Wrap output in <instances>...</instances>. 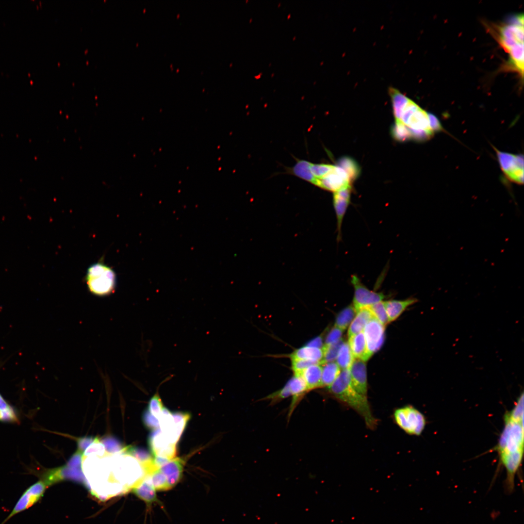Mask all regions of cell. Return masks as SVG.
Wrapping results in <instances>:
<instances>
[{"mask_svg": "<svg viewBox=\"0 0 524 524\" xmlns=\"http://www.w3.org/2000/svg\"><path fill=\"white\" fill-rule=\"evenodd\" d=\"M524 394L521 393L514 408L507 412L504 418V427L496 447L500 463L506 471L505 492L513 493L516 474L519 470L524 454Z\"/></svg>", "mask_w": 524, "mask_h": 524, "instance_id": "cell-1", "label": "cell"}, {"mask_svg": "<svg viewBox=\"0 0 524 524\" xmlns=\"http://www.w3.org/2000/svg\"><path fill=\"white\" fill-rule=\"evenodd\" d=\"M327 388L330 395L360 415L369 428L374 429L376 427L377 419L372 414L367 396L360 394L353 388L349 369L342 370L332 384Z\"/></svg>", "mask_w": 524, "mask_h": 524, "instance_id": "cell-2", "label": "cell"}, {"mask_svg": "<svg viewBox=\"0 0 524 524\" xmlns=\"http://www.w3.org/2000/svg\"><path fill=\"white\" fill-rule=\"evenodd\" d=\"M85 282L89 291L93 295L98 296L109 295L115 290L116 274L109 266L97 262L88 268Z\"/></svg>", "mask_w": 524, "mask_h": 524, "instance_id": "cell-3", "label": "cell"}, {"mask_svg": "<svg viewBox=\"0 0 524 524\" xmlns=\"http://www.w3.org/2000/svg\"><path fill=\"white\" fill-rule=\"evenodd\" d=\"M393 418L402 429L411 435H420L426 425L425 416L410 405L396 409L393 413Z\"/></svg>", "mask_w": 524, "mask_h": 524, "instance_id": "cell-4", "label": "cell"}, {"mask_svg": "<svg viewBox=\"0 0 524 524\" xmlns=\"http://www.w3.org/2000/svg\"><path fill=\"white\" fill-rule=\"evenodd\" d=\"M47 487L40 480L29 486L23 492L9 514L0 524H5L14 516L29 509L38 502L43 497Z\"/></svg>", "mask_w": 524, "mask_h": 524, "instance_id": "cell-5", "label": "cell"}, {"mask_svg": "<svg viewBox=\"0 0 524 524\" xmlns=\"http://www.w3.org/2000/svg\"><path fill=\"white\" fill-rule=\"evenodd\" d=\"M501 168L510 181L522 184L524 182L523 156L500 151L495 148Z\"/></svg>", "mask_w": 524, "mask_h": 524, "instance_id": "cell-6", "label": "cell"}, {"mask_svg": "<svg viewBox=\"0 0 524 524\" xmlns=\"http://www.w3.org/2000/svg\"><path fill=\"white\" fill-rule=\"evenodd\" d=\"M351 283L354 291L353 306L356 311L361 308L368 307L382 301L385 298V295L382 293L369 289L356 275L351 276Z\"/></svg>", "mask_w": 524, "mask_h": 524, "instance_id": "cell-7", "label": "cell"}, {"mask_svg": "<svg viewBox=\"0 0 524 524\" xmlns=\"http://www.w3.org/2000/svg\"><path fill=\"white\" fill-rule=\"evenodd\" d=\"M35 475L40 478V480L43 481L47 487L66 479L83 482L86 485L87 483L81 468H72L66 465L45 470L40 473H36Z\"/></svg>", "mask_w": 524, "mask_h": 524, "instance_id": "cell-8", "label": "cell"}, {"mask_svg": "<svg viewBox=\"0 0 524 524\" xmlns=\"http://www.w3.org/2000/svg\"><path fill=\"white\" fill-rule=\"evenodd\" d=\"M367 350L371 357L383 344L385 326L375 317L370 320L363 329Z\"/></svg>", "mask_w": 524, "mask_h": 524, "instance_id": "cell-9", "label": "cell"}, {"mask_svg": "<svg viewBox=\"0 0 524 524\" xmlns=\"http://www.w3.org/2000/svg\"><path fill=\"white\" fill-rule=\"evenodd\" d=\"M351 194V185L334 192L333 206L337 219V240L338 241L341 239L342 223L350 203Z\"/></svg>", "mask_w": 524, "mask_h": 524, "instance_id": "cell-10", "label": "cell"}, {"mask_svg": "<svg viewBox=\"0 0 524 524\" xmlns=\"http://www.w3.org/2000/svg\"><path fill=\"white\" fill-rule=\"evenodd\" d=\"M349 185H350V181L348 176L338 166H335L332 171L317 179L316 184L318 187L333 192Z\"/></svg>", "mask_w": 524, "mask_h": 524, "instance_id": "cell-11", "label": "cell"}, {"mask_svg": "<svg viewBox=\"0 0 524 524\" xmlns=\"http://www.w3.org/2000/svg\"><path fill=\"white\" fill-rule=\"evenodd\" d=\"M349 370L353 388L360 394L367 396V370L365 361L355 359Z\"/></svg>", "mask_w": 524, "mask_h": 524, "instance_id": "cell-12", "label": "cell"}, {"mask_svg": "<svg viewBox=\"0 0 524 524\" xmlns=\"http://www.w3.org/2000/svg\"><path fill=\"white\" fill-rule=\"evenodd\" d=\"M287 383L290 388L292 396L288 413V420H289L295 409L309 391L306 383L301 376L294 375Z\"/></svg>", "mask_w": 524, "mask_h": 524, "instance_id": "cell-13", "label": "cell"}, {"mask_svg": "<svg viewBox=\"0 0 524 524\" xmlns=\"http://www.w3.org/2000/svg\"><path fill=\"white\" fill-rule=\"evenodd\" d=\"M184 461L180 458H174L160 468L165 475L170 489L179 482L182 476Z\"/></svg>", "mask_w": 524, "mask_h": 524, "instance_id": "cell-14", "label": "cell"}, {"mask_svg": "<svg viewBox=\"0 0 524 524\" xmlns=\"http://www.w3.org/2000/svg\"><path fill=\"white\" fill-rule=\"evenodd\" d=\"M132 491L138 498L148 505L159 502L156 490L148 475H145L140 482L132 487Z\"/></svg>", "mask_w": 524, "mask_h": 524, "instance_id": "cell-15", "label": "cell"}, {"mask_svg": "<svg viewBox=\"0 0 524 524\" xmlns=\"http://www.w3.org/2000/svg\"><path fill=\"white\" fill-rule=\"evenodd\" d=\"M348 344L355 359L366 361L371 357L363 331L348 337Z\"/></svg>", "mask_w": 524, "mask_h": 524, "instance_id": "cell-16", "label": "cell"}, {"mask_svg": "<svg viewBox=\"0 0 524 524\" xmlns=\"http://www.w3.org/2000/svg\"><path fill=\"white\" fill-rule=\"evenodd\" d=\"M418 301L415 298L405 300L392 299L384 301V304L389 322L396 320L409 306Z\"/></svg>", "mask_w": 524, "mask_h": 524, "instance_id": "cell-17", "label": "cell"}, {"mask_svg": "<svg viewBox=\"0 0 524 524\" xmlns=\"http://www.w3.org/2000/svg\"><path fill=\"white\" fill-rule=\"evenodd\" d=\"M290 358L291 360H303L321 364L323 358V348L305 345L295 350L290 355Z\"/></svg>", "mask_w": 524, "mask_h": 524, "instance_id": "cell-18", "label": "cell"}, {"mask_svg": "<svg viewBox=\"0 0 524 524\" xmlns=\"http://www.w3.org/2000/svg\"><path fill=\"white\" fill-rule=\"evenodd\" d=\"M406 126L409 129L422 130L434 134L430 127L429 114L419 107L410 116Z\"/></svg>", "mask_w": 524, "mask_h": 524, "instance_id": "cell-19", "label": "cell"}, {"mask_svg": "<svg viewBox=\"0 0 524 524\" xmlns=\"http://www.w3.org/2000/svg\"><path fill=\"white\" fill-rule=\"evenodd\" d=\"M373 317H374L368 307L362 308L357 311L355 317L350 324L348 336L362 332L366 324Z\"/></svg>", "mask_w": 524, "mask_h": 524, "instance_id": "cell-20", "label": "cell"}, {"mask_svg": "<svg viewBox=\"0 0 524 524\" xmlns=\"http://www.w3.org/2000/svg\"><path fill=\"white\" fill-rule=\"evenodd\" d=\"M321 376L322 365L319 363L312 364L309 366L301 375L309 392L321 388Z\"/></svg>", "mask_w": 524, "mask_h": 524, "instance_id": "cell-21", "label": "cell"}, {"mask_svg": "<svg viewBox=\"0 0 524 524\" xmlns=\"http://www.w3.org/2000/svg\"><path fill=\"white\" fill-rule=\"evenodd\" d=\"M389 93L392 99L393 112L396 121H401L402 111L409 98L393 87L389 88Z\"/></svg>", "mask_w": 524, "mask_h": 524, "instance_id": "cell-22", "label": "cell"}, {"mask_svg": "<svg viewBox=\"0 0 524 524\" xmlns=\"http://www.w3.org/2000/svg\"><path fill=\"white\" fill-rule=\"evenodd\" d=\"M322 376L321 388L328 387L337 378L341 372V369L335 362H330L322 364Z\"/></svg>", "mask_w": 524, "mask_h": 524, "instance_id": "cell-23", "label": "cell"}, {"mask_svg": "<svg viewBox=\"0 0 524 524\" xmlns=\"http://www.w3.org/2000/svg\"><path fill=\"white\" fill-rule=\"evenodd\" d=\"M148 444L153 455L155 457L170 443L162 432L160 428L154 430L150 434Z\"/></svg>", "mask_w": 524, "mask_h": 524, "instance_id": "cell-24", "label": "cell"}, {"mask_svg": "<svg viewBox=\"0 0 524 524\" xmlns=\"http://www.w3.org/2000/svg\"><path fill=\"white\" fill-rule=\"evenodd\" d=\"M311 164L306 160H299L294 166L293 172L299 178L316 185L317 179L313 176L311 171Z\"/></svg>", "mask_w": 524, "mask_h": 524, "instance_id": "cell-25", "label": "cell"}, {"mask_svg": "<svg viewBox=\"0 0 524 524\" xmlns=\"http://www.w3.org/2000/svg\"><path fill=\"white\" fill-rule=\"evenodd\" d=\"M356 312L353 305L344 308L337 315L334 326L344 331L352 322Z\"/></svg>", "mask_w": 524, "mask_h": 524, "instance_id": "cell-26", "label": "cell"}, {"mask_svg": "<svg viewBox=\"0 0 524 524\" xmlns=\"http://www.w3.org/2000/svg\"><path fill=\"white\" fill-rule=\"evenodd\" d=\"M354 359L348 343L344 342L336 360L337 364L341 369H349Z\"/></svg>", "mask_w": 524, "mask_h": 524, "instance_id": "cell-27", "label": "cell"}, {"mask_svg": "<svg viewBox=\"0 0 524 524\" xmlns=\"http://www.w3.org/2000/svg\"><path fill=\"white\" fill-rule=\"evenodd\" d=\"M337 166L345 171L350 182L357 179L360 174V168L358 164L350 157H342L338 161Z\"/></svg>", "mask_w": 524, "mask_h": 524, "instance_id": "cell-28", "label": "cell"}, {"mask_svg": "<svg viewBox=\"0 0 524 524\" xmlns=\"http://www.w3.org/2000/svg\"><path fill=\"white\" fill-rule=\"evenodd\" d=\"M103 444L105 451L111 455H116L124 453L126 446H124L120 441L112 436H106L100 440Z\"/></svg>", "mask_w": 524, "mask_h": 524, "instance_id": "cell-29", "label": "cell"}, {"mask_svg": "<svg viewBox=\"0 0 524 524\" xmlns=\"http://www.w3.org/2000/svg\"><path fill=\"white\" fill-rule=\"evenodd\" d=\"M172 415L176 433L180 438L187 422L190 419V414L188 412L178 411L172 412Z\"/></svg>", "mask_w": 524, "mask_h": 524, "instance_id": "cell-30", "label": "cell"}, {"mask_svg": "<svg viewBox=\"0 0 524 524\" xmlns=\"http://www.w3.org/2000/svg\"><path fill=\"white\" fill-rule=\"evenodd\" d=\"M344 342L342 339L337 343L330 345H324L323 347V358L321 364L333 362L336 360L340 348Z\"/></svg>", "mask_w": 524, "mask_h": 524, "instance_id": "cell-31", "label": "cell"}, {"mask_svg": "<svg viewBox=\"0 0 524 524\" xmlns=\"http://www.w3.org/2000/svg\"><path fill=\"white\" fill-rule=\"evenodd\" d=\"M148 476H149L151 483L156 491H164L170 490L166 478L160 468Z\"/></svg>", "mask_w": 524, "mask_h": 524, "instance_id": "cell-32", "label": "cell"}, {"mask_svg": "<svg viewBox=\"0 0 524 524\" xmlns=\"http://www.w3.org/2000/svg\"><path fill=\"white\" fill-rule=\"evenodd\" d=\"M374 317L384 326L389 322L384 301H381L368 307Z\"/></svg>", "mask_w": 524, "mask_h": 524, "instance_id": "cell-33", "label": "cell"}, {"mask_svg": "<svg viewBox=\"0 0 524 524\" xmlns=\"http://www.w3.org/2000/svg\"><path fill=\"white\" fill-rule=\"evenodd\" d=\"M392 134L394 139L404 142L411 138L409 128L401 121H396L392 128Z\"/></svg>", "mask_w": 524, "mask_h": 524, "instance_id": "cell-34", "label": "cell"}, {"mask_svg": "<svg viewBox=\"0 0 524 524\" xmlns=\"http://www.w3.org/2000/svg\"><path fill=\"white\" fill-rule=\"evenodd\" d=\"M291 396L290 388L286 383L283 387L262 398V400L268 401L271 405H275Z\"/></svg>", "mask_w": 524, "mask_h": 524, "instance_id": "cell-35", "label": "cell"}, {"mask_svg": "<svg viewBox=\"0 0 524 524\" xmlns=\"http://www.w3.org/2000/svg\"><path fill=\"white\" fill-rule=\"evenodd\" d=\"M0 421L18 423L19 418L14 409L9 404L0 408Z\"/></svg>", "mask_w": 524, "mask_h": 524, "instance_id": "cell-36", "label": "cell"}, {"mask_svg": "<svg viewBox=\"0 0 524 524\" xmlns=\"http://www.w3.org/2000/svg\"><path fill=\"white\" fill-rule=\"evenodd\" d=\"M107 454L105 447L100 442V439L96 437L94 442L86 448L83 453V456H97L102 457Z\"/></svg>", "mask_w": 524, "mask_h": 524, "instance_id": "cell-37", "label": "cell"}, {"mask_svg": "<svg viewBox=\"0 0 524 524\" xmlns=\"http://www.w3.org/2000/svg\"><path fill=\"white\" fill-rule=\"evenodd\" d=\"M334 167V165L331 164H314L311 163L310 170L313 176L318 179L322 178L332 171Z\"/></svg>", "mask_w": 524, "mask_h": 524, "instance_id": "cell-38", "label": "cell"}, {"mask_svg": "<svg viewBox=\"0 0 524 524\" xmlns=\"http://www.w3.org/2000/svg\"><path fill=\"white\" fill-rule=\"evenodd\" d=\"M163 408L164 406L160 396L158 393H155L150 399L147 409L151 414L158 419H159Z\"/></svg>", "mask_w": 524, "mask_h": 524, "instance_id": "cell-39", "label": "cell"}, {"mask_svg": "<svg viewBox=\"0 0 524 524\" xmlns=\"http://www.w3.org/2000/svg\"><path fill=\"white\" fill-rule=\"evenodd\" d=\"M343 331L342 329L334 326L327 335L324 345H330L342 340Z\"/></svg>", "mask_w": 524, "mask_h": 524, "instance_id": "cell-40", "label": "cell"}, {"mask_svg": "<svg viewBox=\"0 0 524 524\" xmlns=\"http://www.w3.org/2000/svg\"><path fill=\"white\" fill-rule=\"evenodd\" d=\"M143 420L145 425L148 428L155 430L160 428L159 419L151 414L148 409L144 412Z\"/></svg>", "mask_w": 524, "mask_h": 524, "instance_id": "cell-41", "label": "cell"}, {"mask_svg": "<svg viewBox=\"0 0 524 524\" xmlns=\"http://www.w3.org/2000/svg\"><path fill=\"white\" fill-rule=\"evenodd\" d=\"M292 361V368L295 375L301 376L303 371L309 366L315 364L311 361L303 360L293 359Z\"/></svg>", "mask_w": 524, "mask_h": 524, "instance_id": "cell-42", "label": "cell"}, {"mask_svg": "<svg viewBox=\"0 0 524 524\" xmlns=\"http://www.w3.org/2000/svg\"><path fill=\"white\" fill-rule=\"evenodd\" d=\"M82 452L77 451L69 458L66 466L72 468H81L82 466Z\"/></svg>", "mask_w": 524, "mask_h": 524, "instance_id": "cell-43", "label": "cell"}, {"mask_svg": "<svg viewBox=\"0 0 524 524\" xmlns=\"http://www.w3.org/2000/svg\"><path fill=\"white\" fill-rule=\"evenodd\" d=\"M96 438L91 436H84L78 439V450L83 452L95 441Z\"/></svg>", "mask_w": 524, "mask_h": 524, "instance_id": "cell-44", "label": "cell"}, {"mask_svg": "<svg viewBox=\"0 0 524 524\" xmlns=\"http://www.w3.org/2000/svg\"><path fill=\"white\" fill-rule=\"evenodd\" d=\"M429 118L430 127L434 132L442 130V127L439 120L434 115L429 114Z\"/></svg>", "mask_w": 524, "mask_h": 524, "instance_id": "cell-45", "label": "cell"}, {"mask_svg": "<svg viewBox=\"0 0 524 524\" xmlns=\"http://www.w3.org/2000/svg\"><path fill=\"white\" fill-rule=\"evenodd\" d=\"M306 345H308V346H311V347L323 348V347L324 345H323V344L322 337L321 336H318V337H317L313 339L312 340H311L310 342H309L306 344Z\"/></svg>", "mask_w": 524, "mask_h": 524, "instance_id": "cell-46", "label": "cell"}, {"mask_svg": "<svg viewBox=\"0 0 524 524\" xmlns=\"http://www.w3.org/2000/svg\"><path fill=\"white\" fill-rule=\"evenodd\" d=\"M153 460L154 463L156 466V467L158 468H160L162 466L164 465L165 464L168 462L170 460L163 457L155 456L153 458Z\"/></svg>", "mask_w": 524, "mask_h": 524, "instance_id": "cell-47", "label": "cell"}, {"mask_svg": "<svg viewBox=\"0 0 524 524\" xmlns=\"http://www.w3.org/2000/svg\"><path fill=\"white\" fill-rule=\"evenodd\" d=\"M8 404L0 394V408L4 407Z\"/></svg>", "mask_w": 524, "mask_h": 524, "instance_id": "cell-48", "label": "cell"}]
</instances>
